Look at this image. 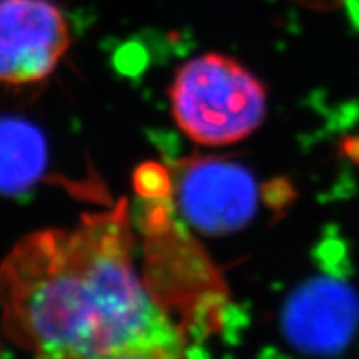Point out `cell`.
<instances>
[{"label": "cell", "mask_w": 359, "mask_h": 359, "mask_svg": "<svg viewBox=\"0 0 359 359\" xmlns=\"http://www.w3.org/2000/svg\"><path fill=\"white\" fill-rule=\"evenodd\" d=\"M70 26L53 0H0V83L48 79L70 48Z\"/></svg>", "instance_id": "obj_3"}, {"label": "cell", "mask_w": 359, "mask_h": 359, "mask_svg": "<svg viewBox=\"0 0 359 359\" xmlns=\"http://www.w3.org/2000/svg\"><path fill=\"white\" fill-rule=\"evenodd\" d=\"M355 321L352 295L337 284L306 286L292 299L284 316V328L295 346L326 352L345 343Z\"/></svg>", "instance_id": "obj_5"}, {"label": "cell", "mask_w": 359, "mask_h": 359, "mask_svg": "<svg viewBox=\"0 0 359 359\" xmlns=\"http://www.w3.org/2000/svg\"><path fill=\"white\" fill-rule=\"evenodd\" d=\"M180 213L208 235L246 226L257 209V184L250 170L220 158H191L176 170Z\"/></svg>", "instance_id": "obj_4"}, {"label": "cell", "mask_w": 359, "mask_h": 359, "mask_svg": "<svg viewBox=\"0 0 359 359\" xmlns=\"http://www.w3.org/2000/svg\"><path fill=\"white\" fill-rule=\"evenodd\" d=\"M0 323L15 346L41 358L170 359L189 346L137 271L125 200L20 238L0 262Z\"/></svg>", "instance_id": "obj_1"}, {"label": "cell", "mask_w": 359, "mask_h": 359, "mask_svg": "<svg viewBox=\"0 0 359 359\" xmlns=\"http://www.w3.org/2000/svg\"><path fill=\"white\" fill-rule=\"evenodd\" d=\"M44 165V142L28 123L0 121V191L24 189Z\"/></svg>", "instance_id": "obj_6"}, {"label": "cell", "mask_w": 359, "mask_h": 359, "mask_svg": "<svg viewBox=\"0 0 359 359\" xmlns=\"http://www.w3.org/2000/svg\"><path fill=\"white\" fill-rule=\"evenodd\" d=\"M170 112L182 133L208 147L246 140L262 125L268 94L262 81L224 53L193 57L169 86Z\"/></svg>", "instance_id": "obj_2"}]
</instances>
